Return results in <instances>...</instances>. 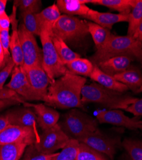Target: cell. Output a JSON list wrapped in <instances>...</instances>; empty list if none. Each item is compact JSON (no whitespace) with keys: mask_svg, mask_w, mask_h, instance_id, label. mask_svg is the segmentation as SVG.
<instances>
[{"mask_svg":"<svg viewBox=\"0 0 142 160\" xmlns=\"http://www.w3.org/2000/svg\"><path fill=\"white\" fill-rule=\"evenodd\" d=\"M86 83L85 77L69 72L51 82L44 102L60 109L83 108L81 90Z\"/></svg>","mask_w":142,"mask_h":160,"instance_id":"6da1fadb","label":"cell"},{"mask_svg":"<svg viewBox=\"0 0 142 160\" xmlns=\"http://www.w3.org/2000/svg\"><path fill=\"white\" fill-rule=\"evenodd\" d=\"M119 56H130L142 62L141 41L134 37L111 34L106 44L97 50L90 60L94 65H97L102 61Z\"/></svg>","mask_w":142,"mask_h":160,"instance_id":"7a4b0ae2","label":"cell"},{"mask_svg":"<svg viewBox=\"0 0 142 160\" xmlns=\"http://www.w3.org/2000/svg\"><path fill=\"white\" fill-rule=\"evenodd\" d=\"M138 98L105 88L97 83L85 85L81 90V102H95L110 110H125Z\"/></svg>","mask_w":142,"mask_h":160,"instance_id":"3957f363","label":"cell"},{"mask_svg":"<svg viewBox=\"0 0 142 160\" xmlns=\"http://www.w3.org/2000/svg\"><path fill=\"white\" fill-rule=\"evenodd\" d=\"M58 125L69 139L77 140L99 129L97 119L76 108L70 110L64 115Z\"/></svg>","mask_w":142,"mask_h":160,"instance_id":"277c9868","label":"cell"},{"mask_svg":"<svg viewBox=\"0 0 142 160\" xmlns=\"http://www.w3.org/2000/svg\"><path fill=\"white\" fill-rule=\"evenodd\" d=\"M52 32V29L47 26H42L40 35L42 46V67L51 82L70 72L66 65L60 60L55 48L51 37Z\"/></svg>","mask_w":142,"mask_h":160,"instance_id":"5b68a950","label":"cell"},{"mask_svg":"<svg viewBox=\"0 0 142 160\" xmlns=\"http://www.w3.org/2000/svg\"><path fill=\"white\" fill-rule=\"evenodd\" d=\"M52 32L67 44L80 42L90 34L87 21L65 14L61 15L54 24Z\"/></svg>","mask_w":142,"mask_h":160,"instance_id":"8992f818","label":"cell"},{"mask_svg":"<svg viewBox=\"0 0 142 160\" xmlns=\"http://www.w3.org/2000/svg\"><path fill=\"white\" fill-rule=\"evenodd\" d=\"M69 140L58 124L53 128L42 131L38 142L34 145L38 152L51 154L56 153L58 150L62 149Z\"/></svg>","mask_w":142,"mask_h":160,"instance_id":"52a82bcc","label":"cell"},{"mask_svg":"<svg viewBox=\"0 0 142 160\" xmlns=\"http://www.w3.org/2000/svg\"><path fill=\"white\" fill-rule=\"evenodd\" d=\"M18 33L23 55V66H42V51L38 47L35 35L26 28L23 23L19 26Z\"/></svg>","mask_w":142,"mask_h":160,"instance_id":"ba28073f","label":"cell"},{"mask_svg":"<svg viewBox=\"0 0 142 160\" xmlns=\"http://www.w3.org/2000/svg\"><path fill=\"white\" fill-rule=\"evenodd\" d=\"M5 87L14 91L24 101H44L43 98L30 85L22 67H15L12 72L10 81Z\"/></svg>","mask_w":142,"mask_h":160,"instance_id":"9c48e42d","label":"cell"},{"mask_svg":"<svg viewBox=\"0 0 142 160\" xmlns=\"http://www.w3.org/2000/svg\"><path fill=\"white\" fill-rule=\"evenodd\" d=\"M77 141L113 160L117 141L102 134L99 129L88 133L77 140Z\"/></svg>","mask_w":142,"mask_h":160,"instance_id":"30bf717a","label":"cell"},{"mask_svg":"<svg viewBox=\"0 0 142 160\" xmlns=\"http://www.w3.org/2000/svg\"><path fill=\"white\" fill-rule=\"evenodd\" d=\"M39 135L38 131L32 128L10 125L0 132V145L7 143H21L29 146L38 142Z\"/></svg>","mask_w":142,"mask_h":160,"instance_id":"8fae6325","label":"cell"},{"mask_svg":"<svg viewBox=\"0 0 142 160\" xmlns=\"http://www.w3.org/2000/svg\"><path fill=\"white\" fill-rule=\"evenodd\" d=\"M96 119L100 124H110L124 127L131 130L142 129L141 121L136 117H129L119 110L99 111L96 115Z\"/></svg>","mask_w":142,"mask_h":160,"instance_id":"7c38bea8","label":"cell"},{"mask_svg":"<svg viewBox=\"0 0 142 160\" xmlns=\"http://www.w3.org/2000/svg\"><path fill=\"white\" fill-rule=\"evenodd\" d=\"M22 68L30 85L37 94L43 98L44 102L47 95L51 80L42 67L34 65L31 67L22 66Z\"/></svg>","mask_w":142,"mask_h":160,"instance_id":"4fadbf2b","label":"cell"},{"mask_svg":"<svg viewBox=\"0 0 142 160\" xmlns=\"http://www.w3.org/2000/svg\"><path fill=\"white\" fill-rule=\"evenodd\" d=\"M23 104L24 106L33 109L37 117L38 126H39L42 131L58 124L60 113L56 110L44 104H31L24 102Z\"/></svg>","mask_w":142,"mask_h":160,"instance_id":"5bb4252c","label":"cell"},{"mask_svg":"<svg viewBox=\"0 0 142 160\" xmlns=\"http://www.w3.org/2000/svg\"><path fill=\"white\" fill-rule=\"evenodd\" d=\"M5 115L8 118L10 125L30 128L37 131V121L33 108L27 106L13 108Z\"/></svg>","mask_w":142,"mask_h":160,"instance_id":"9a60e30c","label":"cell"},{"mask_svg":"<svg viewBox=\"0 0 142 160\" xmlns=\"http://www.w3.org/2000/svg\"><path fill=\"white\" fill-rule=\"evenodd\" d=\"M129 17H130V14L100 12L93 9H90L87 14L82 18L110 30L115 24L122 22H128Z\"/></svg>","mask_w":142,"mask_h":160,"instance_id":"2e32d148","label":"cell"},{"mask_svg":"<svg viewBox=\"0 0 142 160\" xmlns=\"http://www.w3.org/2000/svg\"><path fill=\"white\" fill-rule=\"evenodd\" d=\"M17 9L16 7L13 6L12 14L9 16L12 28V33L10 35V51L12 55L11 58L14 62L16 66L22 67L24 65V60L18 33V20L16 17Z\"/></svg>","mask_w":142,"mask_h":160,"instance_id":"e0dca14e","label":"cell"},{"mask_svg":"<svg viewBox=\"0 0 142 160\" xmlns=\"http://www.w3.org/2000/svg\"><path fill=\"white\" fill-rule=\"evenodd\" d=\"M135 59L130 56L115 57L95 65L106 74L114 76L120 74L131 66V62Z\"/></svg>","mask_w":142,"mask_h":160,"instance_id":"ac0fdd59","label":"cell"},{"mask_svg":"<svg viewBox=\"0 0 142 160\" xmlns=\"http://www.w3.org/2000/svg\"><path fill=\"white\" fill-rule=\"evenodd\" d=\"M90 3V0H57L56 4L61 13L68 16H85L90 8L86 3Z\"/></svg>","mask_w":142,"mask_h":160,"instance_id":"d6986e66","label":"cell"},{"mask_svg":"<svg viewBox=\"0 0 142 160\" xmlns=\"http://www.w3.org/2000/svg\"><path fill=\"white\" fill-rule=\"evenodd\" d=\"M90 78L97 83L108 89L122 93H124L129 90L127 86L118 82L113 76L108 75L102 71L95 65H94L93 71Z\"/></svg>","mask_w":142,"mask_h":160,"instance_id":"ffe728a7","label":"cell"},{"mask_svg":"<svg viewBox=\"0 0 142 160\" xmlns=\"http://www.w3.org/2000/svg\"><path fill=\"white\" fill-rule=\"evenodd\" d=\"M113 77L136 93L142 85V72L138 68L132 65L124 72Z\"/></svg>","mask_w":142,"mask_h":160,"instance_id":"44dd1931","label":"cell"},{"mask_svg":"<svg viewBox=\"0 0 142 160\" xmlns=\"http://www.w3.org/2000/svg\"><path fill=\"white\" fill-rule=\"evenodd\" d=\"M137 0H90V3L108 7L122 14H130Z\"/></svg>","mask_w":142,"mask_h":160,"instance_id":"7402d4cb","label":"cell"},{"mask_svg":"<svg viewBox=\"0 0 142 160\" xmlns=\"http://www.w3.org/2000/svg\"><path fill=\"white\" fill-rule=\"evenodd\" d=\"M51 37L58 55L64 64L66 65L75 59L81 58L78 53L73 51L61 38L53 32L51 34Z\"/></svg>","mask_w":142,"mask_h":160,"instance_id":"603a6c76","label":"cell"},{"mask_svg":"<svg viewBox=\"0 0 142 160\" xmlns=\"http://www.w3.org/2000/svg\"><path fill=\"white\" fill-rule=\"evenodd\" d=\"M28 145L21 143L0 145V160H20Z\"/></svg>","mask_w":142,"mask_h":160,"instance_id":"cb8c5ba5","label":"cell"},{"mask_svg":"<svg viewBox=\"0 0 142 160\" xmlns=\"http://www.w3.org/2000/svg\"><path fill=\"white\" fill-rule=\"evenodd\" d=\"M88 27L97 50L100 49L109 41L111 35L110 30L92 22H88Z\"/></svg>","mask_w":142,"mask_h":160,"instance_id":"d4e9b609","label":"cell"},{"mask_svg":"<svg viewBox=\"0 0 142 160\" xmlns=\"http://www.w3.org/2000/svg\"><path fill=\"white\" fill-rule=\"evenodd\" d=\"M66 65L71 74L83 77H90L94 68L90 60L82 58L75 59Z\"/></svg>","mask_w":142,"mask_h":160,"instance_id":"484cf974","label":"cell"},{"mask_svg":"<svg viewBox=\"0 0 142 160\" xmlns=\"http://www.w3.org/2000/svg\"><path fill=\"white\" fill-rule=\"evenodd\" d=\"M60 16L61 12L56 3L46 8L37 14V17L39 22L41 28L42 26H47L50 29L53 28L54 24L59 19Z\"/></svg>","mask_w":142,"mask_h":160,"instance_id":"4316f807","label":"cell"},{"mask_svg":"<svg viewBox=\"0 0 142 160\" xmlns=\"http://www.w3.org/2000/svg\"><path fill=\"white\" fill-rule=\"evenodd\" d=\"M80 142L77 140L70 139L67 145L51 160H77Z\"/></svg>","mask_w":142,"mask_h":160,"instance_id":"83f0119b","label":"cell"},{"mask_svg":"<svg viewBox=\"0 0 142 160\" xmlns=\"http://www.w3.org/2000/svg\"><path fill=\"white\" fill-rule=\"evenodd\" d=\"M142 20V0H137L135 7L131 10L129 17L127 35L133 37Z\"/></svg>","mask_w":142,"mask_h":160,"instance_id":"f1b7e54d","label":"cell"},{"mask_svg":"<svg viewBox=\"0 0 142 160\" xmlns=\"http://www.w3.org/2000/svg\"><path fill=\"white\" fill-rule=\"evenodd\" d=\"M21 16L26 28L34 35L40 37L41 28L38 21L37 14L33 12H22L21 13Z\"/></svg>","mask_w":142,"mask_h":160,"instance_id":"f546056e","label":"cell"},{"mask_svg":"<svg viewBox=\"0 0 142 160\" xmlns=\"http://www.w3.org/2000/svg\"><path fill=\"white\" fill-rule=\"evenodd\" d=\"M122 146L131 160H142V140L125 139Z\"/></svg>","mask_w":142,"mask_h":160,"instance_id":"4dcf8cb0","label":"cell"},{"mask_svg":"<svg viewBox=\"0 0 142 160\" xmlns=\"http://www.w3.org/2000/svg\"><path fill=\"white\" fill-rule=\"evenodd\" d=\"M77 160H108L105 155L80 142Z\"/></svg>","mask_w":142,"mask_h":160,"instance_id":"1f68e13d","label":"cell"},{"mask_svg":"<svg viewBox=\"0 0 142 160\" xmlns=\"http://www.w3.org/2000/svg\"><path fill=\"white\" fill-rule=\"evenodd\" d=\"M14 5L19 9L21 13L33 12L38 14L41 12L42 2L40 0H16Z\"/></svg>","mask_w":142,"mask_h":160,"instance_id":"d6a6232c","label":"cell"},{"mask_svg":"<svg viewBox=\"0 0 142 160\" xmlns=\"http://www.w3.org/2000/svg\"><path fill=\"white\" fill-rule=\"evenodd\" d=\"M56 153L57 152L51 154L41 153L37 150L35 145L32 144L27 147L22 160H51Z\"/></svg>","mask_w":142,"mask_h":160,"instance_id":"836d02e7","label":"cell"},{"mask_svg":"<svg viewBox=\"0 0 142 160\" xmlns=\"http://www.w3.org/2000/svg\"><path fill=\"white\" fill-rule=\"evenodd\" d=\"M16 67L14 62L10 57L8 60L7 63L5 65L4 68L0 71V90L4 88V85L7 79L12 74V72Z\"/></svg>","mask_w":142,"mask_h":160,"instance_id":"e575fe53","label":"cell"},{"mask_svg":"<svg viewBox=\"0 0 142 160\" xmlns=\"http://www.w3.org/2000/svg\"><path fill=\"white\" fill-rule=\"evenodd\" d=\"M0 42L4 50L5 55L7 60L10 57V35L9 30H1L0 31Z\"/></svg>","mask_w":142,"mask_h":160,"instance_id":"d590c367","label":"cell"},{"mask_svg":"<svg viewBox=\"0 0 142 160\" xmlns=\"http://www.w3.org/2000/svg\"><path fill=\"white\" fill-rule=\"evenodd\" d=\"M5 99H15L22 104L26 102L21 97L17 94L14 91L6 87L2 90H0V100Z\"/></svg>","mask_w":142,"mask_h":160,"instance_id":"8d00e7d4","label":"cell"},{"mask_svg":"<svg viewBox=\"0 0 142 160\" xmlns=\"http://www.w3.org/2000/svg\"><path fill=\"white\" fill-rule=\"evenodd\" d=\"M125 111L133 113L135 116H142V99L137 100L125 109Z\"/></svg>","mask_w":142,"mask_h":160,"instance_id":"74e56055","label":"cell"},{"mask_svg":"<svg viewBox=\"0 0 142 160\" xmlns=\"http://www.w3.org/2000/svg\"><path fill=\"white\" fill-rule=\"evenodd\" d=\"M11 21L6 12L0 15V29L1 30H10Z\"/></svg>","mask_w":142,"mask_h":160,"instance_id":"f35d334b","label":"cell"},{"mask_svg":"<svg viewBox=\"0 0 142 160\" xmlns=\"http://www.w3.org/2000/svg\"><path fill=\"white\" fill-rule=\"evenodd\" d=\"M21 104V102L15 99H5V100H0V111L3 109L9 107L11 106L17 105Z\"/></svg>","mask_w":142,"mask_h":160,"instance_id":"ab89813d","label":"cell"},{"mask_svg":"<svg viewBox=\"0 0 142 160\" xmlns=\"http://www.w3.org/2000/svg\"><path fill=\"white\" fill-rule=\"evenodd\" d=\"M10 126V122L5 113L4 115H0V132L3 131Z\"/></svg>","mask_w":142,"mask_h":160,"instance_id":"60d3db41","label":"cell"},{"mask_svg":"<svg viewBox=\"0 0 142 160\" xmlns=\"http://www.w3.org/2000/svg\"><path fill=\"white\" fill-rule=\"evenodd\" d=\"M8 60L6 59L4 50L2 46L1 42H0V69H2L4 68Z\"/></svg>","mask_w":142,"mask_h":160,"instance_id":"b9f144b4","label":"cell"},{"mask_svg":"<svg viewBox=\"0 0 142 160\" xmlns=\"http://www.w3.org/2000/svg\"><path fill=\"white\" fill-rule=\"evenodd\" d=\"M133 37L135 38L138 39V40H140V41H141V40H142V20L138 26L136 32H135V35H133Z\"/></svg>","mask_w":142,"mask_h":160,"instance_id":"7bdbcfd3","label":"cell"},{"mask_svg":"<svg viewBox=\"0 0 142 160\" xmlns=\"http://www.w3.org/2000/svg\"><path fill=\"white\" fill-rule=\"evenodd\" d=\"M7 0H0V15L5 12V8L7 6Z\"/></svg>","mask_w":142,"mask_h":160,"instance_id":"ee69618b","label":"cell"},{"mask_svg":"<svg viewBox=\"0 0 142 160\" xmlns=\"http://www.w3.org/2000/svg\"><path fill=\"white\" fill-rule=\"evenodd\" d=\"M140 92H142V85H141V87L139 88V90L136 92V93H140Z\"/></svg>","mask_w":142,"mask_h":160,"instance_id":"f6af8a7d","label":"cell"},{"mask_svg":"<svg viewBox=\"0 0 142 160\" xmlns=\"http://www.w3.org/2000/svg\"><path fill=\"white\" fill-rule=\"evenodd\" d=\"M0 31H1V29H0Z\"/></svg>","mask_w":142,"mask_h":160,"instance_id":"bcb514c9","label":"cell"},{"mask_svg":"<svg viewBox=\"0 0 142 160\" xmlns=\"http://www.w3.org/2000/svg\"><path fill=\"white\" fill-rule=\"evenodd\" d=\"M141 42H142V40H141Z\"/></svg>","mask_w":142,"mask_h":160,"instance_id":"7dc6e473","label":"cell"}]
</instances>
